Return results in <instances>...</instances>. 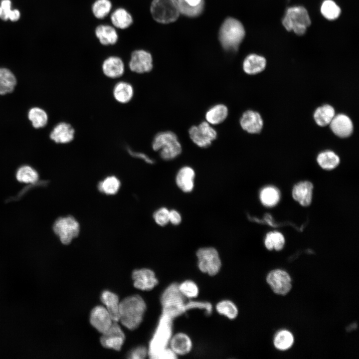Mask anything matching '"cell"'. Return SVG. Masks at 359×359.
Returning a JSON list of instances; mask_svg holds the SVG:
<instances>
[{
  "label": "cell",
  "instance_id": "cell-44",
  "mask_svg": "<svg viewBox=\"0 0 359 359\" xmlns=\"http://www.w3.org/2000/svg\"><path fill=\"white\" fill-rule=\"evenodd\" d=\"M127 152L132 157L141 159L149 164L154 163V161L145 153L134 151L130 148H127Z\"/></svg>",
  "mask_w": 359,
  "mask_h": 359
},
{
  "label": "cell",
  "instance_id": "cell-11",
  "mask_svg": "<svg viewBox=\"0 0 359 359\" xmlns=\"http://www.w3.org/2000/svg\"><path fill=\"white\" fill-rule=\"evenodd\" d=\"M125 339L124 333L117 322L113 321L108 330L102 334L100 343L104 348L120 351Z\"/></svg>",
  "mask_w": 359,
  "mask_h": 359
},
{
  "label": "cell",
  "instance_id": "cell-37",
  "mask_svg": "<svg viewBox=\"0 0 359 359\" xmlns=\"http://www.w3.org/2000/svg\"><path fill=\"white\" fill-rule=\"evenodd\" d=\"M17 180L25 183H32L38 180V174L36 171L28 165L19 167L16 173Z\"/></svg>",
  "mask_w": 359,
  "mask_h": 359
},
{
  "label": "cell",
  "instance_id": "cell-5",
  "mask_svg": "<svg viewBox=\"0 0 359 359\" xmlns=\"http://www.w3.org/2000/svg\"><path fill=\"white\" fill-rule=\"evenodd\" d=\"M150 9L153 19L162 24L175 21L180 13L177 0H153Z\"/></svg>",
  "mask_w": 359,
  "mask_h": 359
},
{
  "label": "cell",
  "instance_id": "cell-20",
  "mask_svg": "<svg viewBox=\"0 0 359 359\" xmlns=\"http://www.w3.org/2000/svg\"><path fill=\"white\" fill-rule=\"evenodd\" d=\"M330 125L332 132L340 138L348 137L353 131V124L351 119L343 114L335 115Z\"/></svg>",
  "mask_w": 359,
  "mask_h": 359
},
{
  "label": "cell",
  "instance_id": "cell-39",
  "mask_svg": "<svg viewBox=\"0 0 359 359\" xmlns=\"http://www.w3.org/2000/svg\"><path fill=\"white\" fill-rule=\"evenodd\" d=\"M264 243L268 250L275 249L279 251L283 248L285 239L282 234L279 232H269L266 236Z\"/></svg>",
  "mask_w": 359,
  "mask_h": 359
},
{
  "label": "cell",
  "instance_id": "cell-31",
  "mask_svg": "<svg viewBox=\"0 0 359 359\" xmlns=\"http://www.w3.org/2000/svg\"><path fill=\"white\" fill-rule=\"evenodd\" d=\"M335 116L334 108L328 104L318 107L314 113V118L316 123L321 127L329 125Z\"/></svg>",
  "mask_w": 359,
  "mask_h": 359
},
{
  "label": "cell",
  "instance_id": "cell-46",
  "mask_svg": "<svg viewBox=\"0 0 359 359\" xmlns=\"http://www.w3.org/2000/svg\"><path fill=\"white\" fill-rule=\"evenodd\" d=\"M0 6L8 15L11 10V1L10 0H2Z\"/></svg>",
  "mask_w": 359,
  "mask_h": 359
},
{
  "label": "cell",
  "instance_id": "cell-41",
  "mask_svg": "<svg viewBox=\"0 0 359 359\" xmlns=\"http://www.w3.org/2000/svg\"><path fill=\"white\" fill-rule=\"evenodd\" d=\"M323 15L329 20L337 18L341 13L340 7L332 0H325L321 7Z\"/></svg>",
  "mask_w": 359,
  "mask_h": 359
},
{
  "label": "cell",
  "instance_id": "cell-25",
  "mask_svg": "<svg viewBox=\"0 0 359 359\" xmlns=\"http://www.w3.org/2000/svg\"><path fill=\"white\" fill-rule=\"evenodd\" d=\"M180 13L183 15L195 17L199 16L204 7V0H177Z\"/></svg>",
  "mask_w": 359,
  "mask_h": 359
},
{
  "label": "cell",
  "instance_id": "cell-13",
  "mask_svg": "<svg viewBox=\"0 0 359 359\" xmlns=\"http://www.w3.org/2000/svg\"><path fill=\"white\" fill-rule=\"evenodd\" d=\"M132 277L134 287L143 291L151 290L159 283L155 273L148 268L135 270Z\"/></svg>",
  "mask_w": 359,
  "mask_h": 359
},
{
  "label": "cell",
  "instance_id": "cell-26",
  "mask_svg": "<svg viewBox=\"0 0 359 359\" xmlns=\"http://www.w3.org/2000/svg\"><path fill=\"white\" fill-rule=\"evenodd\" d=\"M266 65V59L256 54L246 56L243 63L244 71L249 75H255L264 70Z\"/></svg>",
  "mask_w": 359,
  "mask_h": 359
},
{
  "label": "cell",
  "instance_id": "cell-42",
  "mask_svg": "<svg viewBox=\"0 0 359 359\" xmlns=\"http://www.w3.org/2000/svg\"><path fill=\"white\" fill-rule=\"evenodd\" d=\"M169 212L170 209L166 207L159 208L153 214L154 221L159 226L167 225L169 223Z\"/></svg>",
  "mask_w": 359,
  "mask_h": 359
},
{
  "label": "cell",
  "instance_id": "cell-38",
  "mask_svg": "<svg viewBox=\"0 0 359 359\" xmlns=\"http://www.w3.org/2000/svg\"><path fill=\"white\" fill-rule=\"evenodd\" d=\"M178 288L184 298L189 299L196 298L199 293L198 285L191 280H186L178 284Z\"/></svg>",
  "mask_w": 359,
  "mask_h": 359
},
{
  "label": "cell",
  "instance_id": "cell-22",
  "mask_svg": "<svg viewBox=\"0 0 359 359\" xmlns=\"http://www.w3.org/2000/svg\"><path fill=\"white\" fill-rule=\"evenodd\" d=\"M313 185L309 181H301L292 189L293 198L303 206H309L312 201Z\"/></svg>",
  "mask_w": 359,
  "mask_h": 359
},
{
  "label": "cell",
  "instance_id": "cell-43",
  "mask_svg": "<svg viewBox=\"0 0 359 359\" xmlns=\"http://www.w3.org/2000/svg\"><path fill=\"white\" fill-rule=\"evenodd\" d=\"M148 354V350L145 347L140 346L131 351L129 354V358L133 359H144Z\"/></svg>",
  "mask_w": 359,
  "mask_h": 359
},
{
  "label": "cell",
  "instance_id": "cell-18",
  "mask_svg": "<svg viewBox=\"0 0 359 359\" xmlns=\"http://www.w3.org/2000/svg\"><path fill=\"white\" fill-rule=\"evenodd\" d=\"M240 124L244 131L250 134H257L263 126V119L259 113L247 110L243 113L240 119Z\"/></svg>",
  "mask_w": 359,
  "mask_h": 359
},
{
  "label": "cell",
  "instance_id": "cell-45",
  "mask_svg": "<svg viewBox=\"0 0 359 359\" xmlns=\"http://www.w3.org/2000/svg\"><path fill=\"white\" fill-rule=\"evenodd\" d=\"M182 220L181 215L176 209H171L169 212V223L174 225H179Z\"/></svg>",
  "mask_w": 359,
  "mask_h": 359
},
{
  "label": "cell",
  "instance_id": "cell-28",
  "mask_svg": "<svg viewBox=\"0 0 359 359\" xmlns=\"http://www.w3.org/2000/svg\"><path fill=\"white\" fill-rule=\"evenodd\" d=\"M17 83L16 77L11 70L5 67H0V95L12 93Z\"/></svg>",
  "mask_w": 359,
  "mask_h": 359
},
{
  "label": "cell",
  "instance_id": "cell-8",
  "mask_svg": "<svg viewBox=\"0 0 359 359\" xmlns=\"http://www.w3.org/2000/svg\"><path fill=\"white\" fill-rule=\"evenodd\" d=\"M191 141L198 147L205 148L210 146L216 139V130L207 122H202L198 126H193L188 131Z\"/></svg>",
  "mask_w": 359,
  "mask_h": 359
},
{
  "label": "cell",
  "instance_id": "cell-32",
  "mask_svg": "<svg viewBox=\"0 0 359 359\" xmlns=\"http://www.w3.org/2000/svg\"><path fill=\"white\" fill-rule=\"evenodd\" d=\"M216 312L230 320H234L238 315L236 305L231 300L223 299L217 303L215 306Z\"/></svg>",
  "mask_w": 359,
  "mask_h": 359
},
{
  "label": "cell",
  "instance_id": "cell-34",
  "mask_svg": "<svg viewBox=\"0 0 359 359\" xmlns=\"http://www.w3.org/2000/svg\"><path fill=\"white\" fill-rule=\"evenodd\" d=\"M279 190L272 186L264 187L260 192L261 203L265 206L272 207L278 203L280 199Z\"/></svg>",
  "mask_w": 359,
  "mask_h": 359
},
{
  "label": "cell",
  "instance_id": "cell-2",
  "mask_svg": "<svg viewBox=\"0 0 359 359\" xmlns=\"http://www.w3.org/2000/svg\"><path fill=\"white\" fill-rule=\"evenodd\" d=\"M245 34L244 26L238 20L228 17L220 26L219 40L225 50L235 51L243 40Z\"/></svg>",
  "mask_w": 359,
  "mask_h": 359
},
{
  "label": "cell",
  "instance_id": "cell-14",
  "mask_svg": "<svg viewBox=\"0 0 359 359\" xmlns=\"http://www.w3.org/2000/svg\"><path fill=\"white\" fill-rule=\"evenodd\" d=\"M75 130L72 125L66 122L55 124L49 133V138L58 144H66L74 139Z\"/></svg>",
  "mask_w": 359,
  "mask_h": 359
},
{
  "label": "cell",
  "instance_id": "cell-36",
  "mask_svg": "<svg viewBox=\"0 0 359 359\" xmlns=\"http://www.w3.org/2000/svg\"><path fill=\"white\" fill-rule=\"evenodd\" d=\"M112 8L110 0H95L92 4L91 10L93 16L98 19L107 16Z\"/></svg>",
  "mask_w": 359,
  "mask_h": 359
},
{
  "label": "cell",
  "instance_id": "cell-24",
  "mask_svg": "<svg viewBox=\"0 0 359 359\" xmlns=\"http://www.w3.org/2000/svg\"><path fill=\"white\" fill-rule=\"evenodd\" d=\"M112 94L117 102L121 104H127L133 99L134 90L131 83L121 81L115 84Z\"/></svg>",
  "mask_w": 359,
  "mask_h": 359
},
{
  "label": "cell",
  "instance_id": "cell-30",
  "mask_svg": "<svg viewBox=\"0 0 359 359\" xmlns=\"http://www.w3.org/2000/svg\"><path fill=\"white\" fill-rule=\"evenodd\" d=\"M228 108L222 104H218L210 108L206 112L205 119L210 125H217L223 122L228 116Z\"/></svg>",
  "mask_w": 359,
  "mask_h": 359
},
{
  "label": "cell",
  "instance_id": "cell-4",
  "mask_svg": "<svg viewBox=\"0 0 359 359\" xmlns=\"http://www.w3.org/2000/svg\"><path fill=\"white\" fill-rule=\"evenodd\" d=\"M311 23L307 10L301 6L289 8L282 20V24L287 30H293L299 35L305 33Z\"/></svg>",
  "mask_w": 359,
  "mask_h": 359
},
{
  "label": "cell",
  "instance_id": "cell-7",
  "mask_svg": "<svg viewBox=\"0 0 359 359\" xmlns=\"http://www.w3.org/2000/svg\"><path fill=\"white\" fill-rule=\"evenodd\" d=\"M53 230L61 243L67 245L79 235L80 225L72 216L60 217L54 222Z\"/></svg>",
  "mask_w": 359,
  "mask_h": 359
},
{
  "label": "cell",
  "instance_id": "cell-16",
  "mask_svg": "<svg viewBox=\"0 0 359 359\" xmlns=\"http://www.w3.org/2000/svg\"><path fill=\"white\" fill-rule=\"evenodd\" d=\"M113 322V321L105 307L97 306L92 310L90 315V323L101 334L107 331Z\"/></svg>",
  "mask_w": 359,
  "mask_h": 359
},
{
  "label": "cell",
  "instance_id": "cell-12",
  "mask_svg": "<svg viewBox=\"0 0 359 359\" xmlns=\"http://www.w3.org/2000/svg\"><path fill=\"white\" fill-rule=\"evenodd\" d=\"M183 298L179 292L177 285L169 287L163 293L161 302L166 315H169L171 311H178L183 305Z\"/></svg>",
  "mask_w": 359,
  "mask_h": 359
},
{
  "label": "cell",
  "instance_id": "cell-23",
  "mask_svg": "<svg viewBox=\"0 0 359 359\" xmlns=\"http://www.w3.org/2000/svg\"><path fill=\"white\" fill-rule=\"evenodd\" d=\"M112 25L116 29H125L133 23V17L131 13L124 7H119L113 10L110 14Z\"/></svg>",
  "mask_w": 359,
  "mask_h": 359
},
{
  "label": "cell",
  "instance_id": "cell-47",
  "mask_svg": "<svg viewBox=\"0 0 359 359\" xmlns=\"http://www.w3.org/2000/svg\"><path fill=\"white\" fill-rule=\"evenodd\" d=\"M20 13L18 10H11L8 14V18L12 21H16L19 19Z\"/></svg>",
  "mask_w": 359,
  "mask_h": 359
},
{
  "label": "cell",
  "instance_id": "cell-15",
  "mask_svg": "<svg viewBox=\"0 0 359 359\" xmlns=\"http://www.w3.org/2000/svg\"><path fill=\"white\" fill-rule=\"evenodd\" d=\"M168 344L169 348L177 357L189 354L193 347L191 339L183 332H178L172 335Z\"/></svg>",
  "mask_w": 359,
  "mask_h": 359
},
{
  "label": "cell",
  "instance_id": "cell-40",
  "mask_svg": "<svg viewBox=\"0 0 359 359\" xmlns=\"http://www.w3.org/2000/svg\"><path fill=\"white\" fill-rule=\"evenodd\" d=\"M294 342L292 334L287 331L279 332L274 340L275 347L280 350H286L290 348Z\"/></svg>",
  "mask_w": 359,
  "mask_h": 359
},
{
  "label": "cell",
  "instance_id": "cell-1",
  "mask_svg": "<svg viewBox=\"0 0 359 359\" xmlns=\"http://www.w3.org/2000/svg\"><path fill=\"white\" fill-rule=\"evenodd\" d=\"M146 304L139 295L130 296L119 303V321L127 329H137L142 322Z\"/></svg>",
  "mask_w": 359,
  "mask_h": 359
},
{
  "label": "cell",
  "instance_id": "cell-17",
  "mask_svg": "<svg viewBox=\"0 0 359 359\" xmlns=\"http://www.w3.org/2000/svg\"><path fill=\"white\" fill-rule=\"evenodd\" d=\"M101 68L105 76L110 79H117L123 75L125 66L121 58L111 55L104 60Z\"/></svg>",
  "mask_w": 359,
  "mask_h": 359
},
{
  "label": "cell",
  "instance_id": "cell-6",
  "mask_svg": "<svg viewBox=\"0 0 359 359\" xmlns=\"http://www.w3.org/2000/svg\"><path fill=\"white\" fill-rule=\"evenodd\" d=\"M196 256L197 267L202 273L210 276L217 275L220 271L222 262L218 251L213 247L199 248Z\"/></svg>",
  "mask_w": 359,
  "mask_h": 359
},
{
  "label": "cell",
  "instance_id": "cell-19",
  "mask_svg": "<svg viewBox=\"0 0 359 359\" xmlns=\"http://www.w3.org/2000/svg\"><path fill=\"white\" fill-rule=\"evenodd\" d=\"M195 173L191 167L185 166L178 171L175 178L176 183L183 192H191L194 187Z\"/></svg>",
  "mask_w": 359,
  "mask_h": 359
},
{
  "label": "cell",
  "instance_id": "cell-29",
  "mask_svg": "<svg viewBox=\"0 0 359 359\" xmlns=\"http://www.w3.org/2000/svg\"><path fill=\"white\" fill-rule=\"evenodd\" d=\"M101 300L105 305L112 320L115 322L119 321V299L118 296L110 291H104L101 295Z\"/></svg>",
  "mask_w": 359,
  "mask_h": 359
},
{
  "label": "cell",
  "instance_id": "cell-9",
  "mask_svg": "<svg viewBox=\"0 0 359 359\" xmlns=\"http://www.w3.org/2000/svg\"><path fill=\"white\" fill-rule=\"evenodd\" d=\"M128 65L130 70L134 73H148L153 68L152 55L145 49L135 50L131 53Z\"/></svg>",
  "mask_w": 359,
  "mask_h": 359
},
{
  "label": "cell",
  "instance_id": "cell-33",
  "mask_svg": "<svg viewBox=\"0 0 359 359\" xmlns=\"http://www.w3.org/2000/svg\"><path fill=\"white\" fill-rule=\"evenodd\" d=\"M317 161L319 166L326 170L335 169L340 163L339 156L331 151H326L320 153L317 157Z\"/></svg>",
  "mask_w": 359,
  "mask_h": 359
},
{
  "label": "cell",
  "instance_id": "cell-21",
  "mask_svg": "<svg viewBox=\"0 0 359 359\" xmlns=\"http://www.w3.org/2000/svg\"><path fill=\"white\" fill-rule=\"evenodd\" d=\"M94 32L100 43L104 46L115 45L119 39L116 28L111 25L99 24L96 27Z\"/></svg>",
  "mask_w": 359,
  "mask_h": 359
},
{
  "label": "cell",
  "instance_id": "cell-3",
  "mask_svg": "<svg viewBox=\"0 0 359 359\" xmlns=\"http://www.w3.org/2000/svg\"><path fill=\"white\" fill-rule=\"evenodd\" d=\"M152 147L153 150L159 152L163 160L166 161L176 158L182 152L177 136L171 131L158 133L153 139Z\"/></svg>",
  "mask_w": 359,
  "mask_h": 359
},
{
  "label": "cell",
  "instance_id": "cell-27",
  "mask_svg": "<svg viewBox=\"0 0 359 359\" xmlns=\"http://www.w3.org/2000/svg\"><path fill=\"white\" fill-rule=\"evenodd\" d=\"M27 117L32 127L35 129L45 127L49 122L47 112L38 106H33L29 108L27 113Z\"/></svg>",
  "mask_w": 359,
  "mask_h": 359
},
{
  "label": "cell",
  "instance_id": "cell-10",
  "mask_svg": "<svg viewBox=\"0 0 359 359\" xmlns=\"http://www.w3.org/2000/svg\"><path fill=\"white\" fill-rule=\"evenodd\" d=\"M266 281L273 291L277 294L286 295L292 287L290 275L282 270L276 269L271 271L267 276Z\"/></svg>",
  "mask_w": 359,
  "mask_h": 359
},
{
  "label": "cell",
  "instance_id": "cell-35",
  "mask_svg": "<svg viewBox=\"0 0 359 359\" xmlns=\"http://www.w3.org/2000/svg\"><path fill=\"white\" fill-rule=\"evenodd\" d=\"M120 186L119 179L114 176H110L100 181L98 188L99 191L106 195H114L119 191Z\"/></svg>",
  "mask_w": 359,
  "mask_h": 359
}]
</instances>
